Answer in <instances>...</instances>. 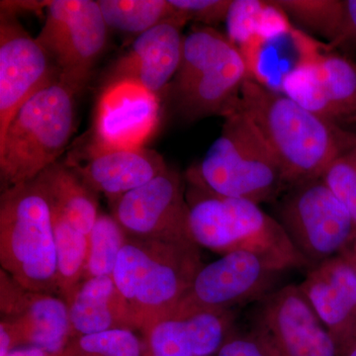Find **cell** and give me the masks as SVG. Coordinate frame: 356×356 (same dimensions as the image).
Returning a JSON list of instances; mask_svg holds the SVG:
<instances>
[{"label": "cell", "instance_id": "cell-11", "mask_svg": "<svg viewBox=\"0 0 356 356\" xmlns=\"http://www.w3.org/2000/svg\"><path fill=\"white\" fill-rule=\"evenodd\" d=\"M281 273L250 252L222 255L199 270L172 317L234 311L236 307L261 301L275 290Z\"/></svg>", "mask_w": 356, "mask_h": 356}, {"label": "cell", "instance_id": "cell-14", "mask_svg": "<svg viewBox=\"0 0 356 356\" xmlns=\"http://www.w3.org/2000/svg\"><path fill=\"white\" fill-rule=\"evenodd\" d=\"M283 93L337 123L356 119V65L337 54H307L282 79Z\"/></svg>", "mask_w": 356, "mask_h": 356}, {"label": "cell", "instance_id": "cell-1", "mask_svg": "<svg viewBox=\"0 0 356 356\" xmlns=\"http://www.w3.org/2000/svg\"><path fill=\"white\" fill-rule=\"evenodd\" d=\"M241 107L280 161L289 187L322 177L334 159L356 146L353 134L252 77L243 83Z\"/></svg>", "mask_w": 356, "mask_h": 356}, {"label": "cell", "instance_id": "cell-29", "mask_svg": "<svg viewBox=\"0 0 356 356\" xmlns=\"http://www.w3.org/2000/svg\"><path fill=\"white\" fill-rule=\"evenodd\" d=\"M180 19L195 21L203 26L227 21L234 0H168Z\"/></svg>", "mask_w": 356, "mask_h": 356}, {"label": "cell", "instance_id": "cell-9", "mask_svg": "<svg viewBox=\"0 0 356 356\" xmlns=\"http://www.w3.org/2000/svg\"><path fill=\"white\" fill-rule=\"evenodd\" d=\"M278 221L309 269L343 254L356 234L350 213L322 178L292 186Z\"/></svg>", "mask_w": 356, "mask_h": 356}, {"label": "cell", "instance_id": "cell-20", "mask_svg": "<svg viewBox=\"0 0 356 356\" xmlns=\"http://www.w3.org/2000/svg\"><path fill=\"white\" fill-rule=\"evenodd\" d=\"M95 193L113 200L147 184L168 170L163 156L147 147L88 149L84 165L67 163Z\"/></svg>", "mask_w": 356, "mask_h": 356}, {"label": "cell", "instance_id": "cell-17", "mask_svg": "<svg viewBox=\"0 0 356 356\" xmlns=\"http://www.w3.org/2000/svg\"><path fill=\"white\" fill-rule=\"evenodd\" d=\"M159 98L137 86L104 89L96 111L88 149L144 147L159 123Z\"/></svg>", "mask_w": 356, "mask_h": 356}, {"label": "cell", "instance_id": "cell-33", "mask_svg": "<svg viewBox=\"0 0 356 356\" xmlns=\"http://www.w3.org/2000/svg\"><path fill=\"white\" fill-rule=\"evenodd\" d=\"M343 255H344L351 264H356V234L350 247L343 252Z\"/></svg>", "mask_w": 356, "mask_h": 356}, {"label": "cell", "instance_id": "cell-10", "mask_svg": "<svg viewBox=\"0 0 356 356\" xmlns=\"http://www.w3.org/2000/svg\"><path fill=\"white\" fill-rule=\"evenodd\" d=\"M250 332L273 356L341 355L298 285H285L259 301Z\"/></svg>", "mask_w": 356, "mask_h": 356}, {"label": "cell", "instance_id": "cell-3", "mask_svg": "<svg viewBox=\"0 0 356 356\" xmlns=\"http://www.w3.org/2000/svg\"><path fill=\"white\" fill-rule=\"evenodd\" d=\"M203 266L196 243L128 236L112 277L132 312L138 331L172 317Z\"/></svg>", "mask_w": 356, "mask_h": 356}, {"label": "cell", "instance_id": "cell-19", "mask_svg": "<svg viewBox=\"0 0 356 356\" xmlns=\"http://www.w3.org/2000/svg\"><path fill=\"white\" fill-rule=\"evenodd\" d=\"M235 312H201L159 321L143 332L145 356H215L233 332Z\"/></svg>", "mask_w": 356, "mask_h": 356}, {"label": "cell", "instance_id": "cell-26", "mask_svg": "<svg viewBox=\"0 0 356 356\" xmlns=\"http://www.w3.org/2000/svg\"><path fill=\"white\" fill-rule=\"evenodd\" d=\"M128 235L111 214L99 213L88 235V255L83 280L112 276Z\"/></svg>", "mask_w": 356, "mask_h": 356}, {"label": "cell", "instance_id": "cell-31", "mask_svg": "<svg viewBox=\"0 0 356 356\" xmlns=\"http://www.w3.org/2000/svg\"><path fill=\"white\" fill-rule=\"evenodd\" d=\"M343 7L341 34L336 43L332 44V48L348 44L356 46V0H343Z\"/></svg>", "mask_w": 356, "mask_h": 356}, {"label": "cell", "instance_id": "cell-7", "mask_svg": "<svg viewBox=\"0 0 356 356\" xmlns=\"http://www.w3.org/2000/svg\"><path fill=\"white\" fill-rule=\"evenodd\" d=\"M0 264L26 289L58 296L51 205L36 179L2 191Z\"/></svg>", "mask_w": 356, "mask_h": 356}, {"label": "cell", "instance_id": "cell-22", "mask_svg": "<svg viewBox=\"0 0 356 356\" xmlns=\"http://www.w3.org/2000/svg\"><path fill=\"white\" fill-rule=\"evenodd\" d=\"M36 180L51 207L77 231L88 236L99 215L97 193L84 182L79 173L69 163L57 161L46 168Z\"/></svg>", "mask_w": 356, "mask_h": 356}, {"label": "cell", "instance_id": "cell-28", "mask_svg": "<svg viewBox=\"0 0 356 356\" xmlns=\"http://www.w3.org/2000/svg\"><path fill=\"white\" fill-rule=\"evenodd\" d=\"M321 178L348 211L356 226V146L334 159Z\"/></svg>", "mask_w": 356, "mask_h": 356}, {"label": "cell", "instance_id": "cell-23", "mask_svg": "<svg viewBox=\"0 0 356 356\" xmlns=\"http://www.w3.org/2000/svg\"><path fill=\"white\" fill-rule=\"evenodd\" d=\"M51 209L57 252L58 296L67 301L83 280L88 255V236L77 231L57 210Z\"/></svg>", "mask_w": 356, "mask_h": 356}, {"label": "cell", "instance_id": "cell-27", "mask_svg": "<svg viewBox=\"0 0 356 356\" xmlns=\"http://www.w3.org/2000/svg\"><path fill=\"white\" fill-rule=\"evenodd\" d=\"M60 356H145V344L134 331L114 330L72 337Z\"/></svg>", "mask_w": 356, "mask_h": 356}, {"label": "cell", "instance_id": "cell-35", "mask_svg": "<svg viewBox=\"0 0 356 356\" xmlns=\"http://www.w3.org/2000/svg\"><path fill=\"white\" fill-rule=\"evenodd\" d=\"M353 266H355L356 267V264H353Z\"/></svg>", "mask_w": 356, "mask_h": 356}, {"label": "cell", "instance_id": "cell-8", "mask_svg": "<svg viewBox=\"0 0 356 356\" xmlns=\"http://www.w3.org/2000/svg\"><path fill=\"white\" fill-rule=\"evenodd\" d=\"M108 27L98 1L51 0L36 37L58 72V81L83 90L106 48Z\"/></svg>", "mask_w": 356, "mask_h": 356}, {"label": "cell", "instance_id": "cell-24", "mask_svg": "<svg viewBox=\"0 0 356 356\" xmlns=\"http://www.w3.org/2000/svg\"><path fill=\"white\" fill-rule=\"evenodd\" d=\"M98 4L108 29L136 37L177 17L168 0H99Z\"/></svg>", "mask_w": 356, "mask_h": 356}, {"label": "cell", "instance_id": "cell-13", "mask_svg": "<svg viewBox=\"0 0 356 356\" xmlns=\"http://www.w3.org/2000/svg\"><path fill=\"white\" fill-rule=\"evenodd\" d=\"M58 72L43 47L33 38L13 11L0 13V137L26 102Z\"/></svg>", "mask_w": 356, "mask_h": 356}, {"label": "cell", "instance_id": "cell-21", "mask_svg": "<svg viewBox=\"0 0 356 356\" xmlns=\"http://www.w3.org/2000/svg\"><path fill=\"white\" fill-rule=\"evenodd\" d=\"M65 303L72 337L114 330L138 331L132 312L112 276L81 281Z\"/></svg>", "mask_w": 356, "mask_h": 356}, {"label": "cell", "instance_id": "cell-18", "mask_svg": "<svg viewBox=\"0 0 356 356\" xmlns=\"http://www.w3.org/2000/svg\"><path fill=\"white\" fill-rule=\"evenodd\" d=\"M298 286L341 350L356 341V267L344 255L312 267Z\"/></svg>", "mask_w": 356, "mask_h": 356}, {"label": "cell", "instance_id": "cell-15", "mask_svg": "<svg viewBox=\"0 0 356 356\" xmlns=\"http://www.w3.org/2000/svg\"><path fill=\"white\" fill-rule=\"evenodd\" d=\"M0 311L1 322L13 332L16 348L37 346L62 353L72 339L65 300L26 289L3 269L0 270Z\"/></svg>", "mask_w": 356, "mask_h": 356}, {"label": "cell", "instance_id": "cell-2", "mask_svg": "<svg viewBox=\"0 0 356 356\" xmlns=\"http://www.w3.org/2000/svg\"><path fill=\"white\" fill-rule=\"evenodd\" d=\"M186 200L191 238L199 248L221 255L250 252L280 273L309 267L280 221L259 204L222 197L192 184Z\"/></svg>", "mask_w": 356, "mask_h": 356}, {"label": "cell", "instance_id": "cell-30", "mask_svg": "<svg viewBox=\"0 0 356 356\" xmlns=\"http://www.w3.org/2000/svg\"><path fill=\"white\" fill-rule=\"evenodd\" d=\"M215 356H273L252 332H232Z\"/></svg>", "mask_w": 356, "mask_h": 356}, {"label": "cell", "instance_id": "cell-12", "mask_svg": "<svg viewBox=\"0 0 356 356\" xmlns=\"http://www.w3.org/2000/svg\"><path fill=\"white\" fill-rule=\"evenodd\" d=\"M111 215L129 236L166 243H193L189 206L179 173L168 168L147 184L109 201Z\"/></svg>", "mask_w": 356, "mask_h": 356}, {"label": "cell", "instance_id": "cell-34", "mask_svg": "<svg viewBox=\"0 0 356 356\" xmlns=\"http://www.w3.org/2000/svg\"><path fill=\"white\" fill-rule=\"evenodd\" d=\"M339 356H356V341L341 348Z\"/></svg>", "mask_w": 356, "mask_h": 356}, {"label": "cell", "instance_id": "cell-5", "mask_svg": "<svg viewBox=\"0 0 356 356\" xmlns=\"http://www.w3.org/2000/svg\"><path fill=\"white\" fill-rule=\"evenodd\" d=\"M248 72L243 51L229 37L199 26L184 36L179 69L166 91L185 120L225 117L240 106Z\"/></svg>", "mask_w": 356, "mask_h": 356}, {"label": "cell", "instance_id": "cell-6", "mask_svg": "<svg viewBox=\"0 0 356 356\" xmlns=\"http://www.w3.org/2000/svg\"><path fill=\"white\" fill-rule=\"evenodd\" d=\"M76 91L60 81L21 106L0 137L3 189L32 181L57 163L76 128Z\"/></svg>", "mask_w": 356, "mask_h": 356}, {"label": "cell", "instance_id": "cell-25", "mask_svg": "<svg viewBox=\"0 0 356 356\" xmlns=\"http://www.w3.org/2000/svg\"><path fill=\"white\" fill-rule=\"evenodd\" d=\"M308 31L329 40L332 46L341 34L344 7L341 0H275L268 1Z\"/></svg>", "mask_w": 356, "mask_h": 356}, {"label": "cell", "instance_id": "cell-4", "mask_svg": "<svg viewBox=\"0 0 356 356\" xmlns=\"http://www.w3.org/2000/svg\"><path fill=\"white\" fill-rule=\"evenodd\" d=\"M224 119L219 137L188 172L189 184L259 205L273 200L288 186L280 161L241 105Z\"/></svg>", "mask_w": 356, "mask_h": 356}, {"label": "cell", "instance_id": "cell-16", "mask_svg": "<svg viewBox=\"0 0 356 356\" xmlns=\"http://www.w3.org/2000/svg\"><path fill=\"white\" fill-rule=\"evenodd\" d=\"M185 23L178 17L170 18L136 37L130 49L110 69L104 89L129 84L161 98L179 69Z\"/></svg>", "mask_w": 356, "mask_h": 356}, {"label": "cell", "instance_id": "cell-32", "mask_svg": "<svg viewBox=\"0 0 356 356\" xmlns=\"http://www.w3.org/2000/svg\"><path fill=\"white\" fill-rule=\"evenodd\" d=\"M60 355L62 353H51L37 346H19L14 348L6 356H60Z\"/></svg>", "mask_w": 356, "mask_h": 356}]
</instances>
